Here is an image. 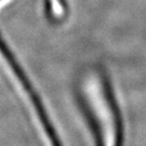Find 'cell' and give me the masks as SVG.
Returning <instances> with one entry per match:
<instances>
[{"label": "cell", "instance_id": "cell-1", "mask_svg": "<svg viewBox=\"0 0 146 146\" xmlns=\"http://www.w3.org/2000/svg\"><path fill=\"white\" fill-rule=\"evenodd\" d=\"M0 53L2 54L5 61H6L7 64L10 66L12 72H13V74L15 75V77H17L21 87H23V90L25 91L27 96H29V100H31V103L34 106V109H35V111H36V116H38L39 120L41 121L42 126H43V128H44V131L46 132L47 136L49 137L52 146H62L61 142H60V140H59V137H58L57 133L55 131L54 127H53L52 123H51L50 118L48 117L45 108H44L43 104H42V100H40L39 96H38L36 92L35 91L34 87L31 84L30 80L27 79V75L23 73L21 67L19 66V64L14 59L13 55L10 52L9 48H7L6 44L3 42L1 36H0Z\"/></svg>", "mask_w": 146, "mask_h": 146}, {"label": "cell", "instance_id": "cell-2", "mask_svg": "<svg viewBox=\"0 0 146 146\" xmlns=\"http://www.w3.org/2000/svg\"><path fill=\"white\" fill-rule=\"evenodd\" d=\"M1 1H3V0H0V2H1Z\"/></svg>", "mask_w": 146, "mask_h": 146}]
</instances>
